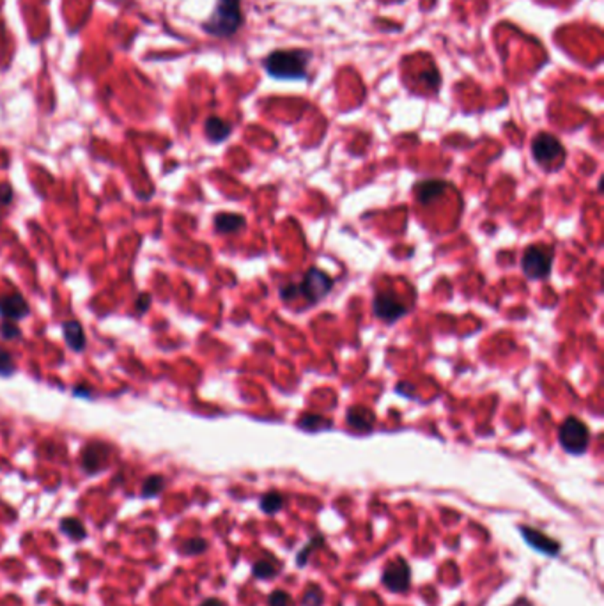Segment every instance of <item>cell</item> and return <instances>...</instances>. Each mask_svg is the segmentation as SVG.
<instances>
[{"label":"cell","mask_w":604,"mask_h":606,"mask_svg":"<svg viewBox=\"0 0 604 606\" xmlns=\"http://www.w3.org/2000/svg\"><path fill=\"white\" fill-rule=\"evenodd\" d=\"M312 53L307 50H277L265 59L266 73L278 80H303L307 78L308 62Z\"/></svg>","instance_id":"obj_1"},{"label":"cell","mask_w":604,"mask_h":606,"mask_svg":"<svg viewBox=\"0 0 604 606\" xmlns=\"http://www.w3.org/2000/svg\"><path fill=\"white\" fill-rule=\"evenodd\" d=\"M241 24V0H218L213 15L202 27L215 37H229L236 34Z\"/></svg>","instance_id":"obj_2"},{"label":"cell","mask_w":604,"mask_h":606,"mask_svg":"<svg viewBox=\"0 0 604 606\" xmlns=\"http://www.w3.org/2000/svg\"><path fill=\"white\" fill-rule=\"evenodd\" d=\"M558 441L569 454H583L590 445V431L583 420L578 416H567L558 429Z\"/></svg>","instance_id":"obj_3"},{"label":"cell","mask_w":604,"mask_h":606,"mask_svg":"<svg viewBox=\"0 0 604 606\" xmlns=\"http://www.w3.org/2000/svg\"><path fill=\"white\" fill-rule=\"evenodd\" d=\"M532 156L544 169H557L564 163L565 149L551 133H539L532 142Z\"/></svg>","instance_id":"obj_4"},{"label":"cell","mask_w":604,"mask_h":606,"mask_svg":"<svg viewBox=\"0 0 604 606\" xmlns=\"http://www.w3.org/2000/svg\"><path fill=\"white\" fill-rule=\"evenodd\" d=\"M523 273L533 280H541L551 273L553 268V249L546 245H532L526 249L521 261Z\"/></svg>","instance_id":"obj_5"},{"label":"cell","mask_w":604,"mask_h":606,"mask_svg":"<svg viewBox=\"0 0 604 606\" xmlns=\"http://www.w3.org/2000/svg\"><path fill=\"white\" fill-rule=\"evenodd\" d=\"M298 285V296H303L305 300L314 305L317 301L323 300L333 287V280L319 268H310L305 273L303 280Z\"/></svg>","instance_id":"obj_6"},{"label":"cell","mask_w":604,"mask_h":606,"mask_svg":"<svg viewBox=\"0 0 604 606\" xmlns=\"http://www.w3.org/2000/svg\"><path fill=\"white\" fill-rule=\"evenodd\" d=\"M381 582L392 592H406L411 585V569L410 564L404 559H397L390 562L385 569Z\"/></svg>","instance_id":"obj_7"},{"label":"cell","mask_w":604,"mask_h":606,"mask_svg":"<svg viewBox=\"0 0 604 606\" xmlns=\"http://www.w3.org/2000/svg\"><path fill=\"white\" fill-rule=\"evenodd\" d=\"M372 309H374L376 317H379L381 321L394 323L397 321L401 316L406 314V307L401 303L394 294L388 293H378L372 301Z\"/></svg>","instance_id":"obj_8"},{"label":"cell","mask_w":604,"mask_h":606,"mask_svg":"<svg viewBox=\"0 0 604 606\" xmlns=\"http://www.w3.org/2000/svg\"><path fill=\"white\" fill-rule=\"evenodd\" d=\"M519 530H521V535L526 541V544H530V546L535 548L541 553L549 555V557H557L558 551H560V544L557 541H553L551 537H548V535L542 534V532L530 527H521Z\"/></svg>","instance_id":"obj_9"},{"label":"cell","mask_w":604,"mask_h":606,"mask_svg":"<svg viewBox=\"0 0 604 606\" xmlns=\"http://www.w3.org/2000/svg\"><path fill=\"white\" fill-rule=\"evenodd\" d=\"M27 314H28V305L22 294L16 293L0 298V316L9 319V321L22 319V317H25Z\"/></svg>","instance_id":"obj_10"},{"label":"cell","mask_w":604,"mask_h":606,"mask_svg":"<svg viewBox=\"0 0 604 606\" xmlns=\"http://www.w3.org/2000/svg\"><path fill=\"white\" fill-rule=\"evenodd\" d=\"M108 448L103 444H91L85 447L82 454V466L87 473H96L101 468V464L107 461Z\"/></svg>","instance_id":"obj_11"},{"label":"cell","mask_w":604,"mask_h":606,"mask_svg":"<svg viewBox=\"0 0 604 606\" xmlns=\"http://www.w3.org/2000/svg\"><path fill=\"white\" fill-rule=\"evenodd\" d=\"M446 190V183L438 181V179H430V181H423L420 185H417V199L422 204H430V202L438 201Z\"/></svg>","instance_id":"obj_12"},{"label":"cell","mask_w":604,"mask_h":606,"mask_svg":"<svg viewBox=\"0 0 604 606\" xmlns=\"http://www.w3.org/2000/svg\"><path fill=\"white\" fill-rule=\"evenodd\" d=\"M246 226V220L243 214L237 213H218L215 217V229L220 234L240 233Z\"/></svg>","instance_id":"obj_13"},{"label":"cell","mask_w":604,"mask_h":606,"mask_svg":"<svg viewBox=\"0 0 604 606\" xmlns=\"http://www.w3.org/2000/svg\"><path fill=\"white\" fill-rule=\"evenodd\" d=\"M204 130H205V137H208L211 142H224V140L230 135V131H233V126H230L227 121L213 115V117H210V119L205 121Z\"/></svg>","instance_id":"obj_14"},{"label":"cell","mask_w":604,"mask_h":606,"mask_svg":"<svg viewBox=\"0 0 604 606\" xmlns=\"http://www.w3.org/2000/svg\"><path fill=\"white\" fill-rule=\"evenodd\" d=\"M376 419L372 415L371 410L362 408V406H355L348 412V424L356 431H369L374 426Z\"/></svg>","instance_id":"obj_15"},{"label":"cell","mask_w":604,"mask_h":606,"mask_svg":"<svg viewBox=\"0 0 604 606\" xmlns=\"http://www.w3.org/2000/svg\"><path fill=\"white\" fill-rule=\"evenodd\" d=\"M64 339H66L67 346L75 351H82L85 348V333H83L82 325L78 321H67L62 325Z\"/></svg>","instance_id":"obj_16"},{"label":"cell","mask_w":604,"mask_h":606,"mask_svg":"<svg viewBox=\"0 0 604 606\" xmlns=\"http://www.w3.org/2000/svg\"><path fill=\"white\" fill-rule=\"evenodd\" d=\"M60 532L66 534L67 537L75 539V541H82V539L87 535L85 527H83V525L80 523V519L76 518H64L62 521H60Z\"/></svg>","instance_id":"obj_17"},{"label":"cell","mask_w":604,"mask_h":606,"mask_svg":"<svg viewBox=\"0 0 604 606\" xmlns=\"http://www.w3.org/2000/svg\"><path fill=\"white\" fill-rule=\"evenodd\" d=\"M259 507H261V511L266 512V514H275V512H278L282 507H284V496H282L280 493H275V491L268 493V495H265L261 498Z\"/></svg>","instance_id":"obj_18"},{"label":"cell","mask_w":604,"mask_h":606,"mask_svg":"<svg viewBox=\"0 0 604 606\" xmlns=\"http://www.w3.org/2000/svg\"><path fill=\"white\" fill-rule=\"evenodd\" d=\"M163 489H165V477L149 475L142 484V496H146V498H153V496L160 495Z\"/></svg>","instance_id":"obj_19"},{"label":"cell","mask_w":604,"mask_h":606,"mask_svg":"<svg viewBox=\"0 0 604 606\" xmlns=\"http://www.w3.org/2000/svg\"><path fill=\"white\" fill-rule=\"evenodd\" d=\"M253 576H257V578H273V576L277 575V567L273 566L271 562H268V560H259V562L253 564Z\"/></svg>","instance_id":"obj_20"},{"label":"cell","mask_w":604,"mask_h":606,"mask_svg":"<svg viewBox=\"0 0 604 606\" xmlns=\"http://www.w3.org/2000/svg\"><path fill=\"white\" fill-rule=\"evenodd\" d=\"M301 603H303V606H321L323 605V591H321L319 587L310 585L305 591Z\"/></svg>","instance_id":"obj_21"},{"label":"cell","mask_w":604,"mask_h":606,"mask_svg":"<svg viewBox=\"0 0 604 606\" xmlns=\"http://www.w3.org/2000/svg\"><path fill=\"white\" fill-rule=\"evenodd\" d=\"M205 548H208V543H205L202 537H194V539H188L186 543H183L181 551L186 555H199V553H204Z\"/></svg>","instance_id":"obj_22"},{"label":"cell","mask_w":604,"mask_h":606,"mask_svg":"<svg viewBox=\"0 0 604 606\" xmlns=\"http://www.w3.org/2000/svg\"><path fill=\"white\" fill-rule=\"evenodd\" d=\"M323 535H316V537L312 539V541H310V543L307 544V546H303L301 548V551L300 553H298V557H296V562H298V566L300 567H303L305 564H307V560H308V557H310V553H312V550L316 546H319V544H323Z\"/></svg>","instance_id":"obj_23"},{"label":"cell","mask_w":604,"mask_h":606,"mask_svg":"<svg viewBox=\"0 0 604 606\" xmlns=\"http://www.w3.org/2000/svg\"><path fill=\"white\" fill-rule=\"evenodd\" d=\"M15 373V362H12L11 353L0 346V374L2 376H9Z\"/></svg>","instance_id":"obj_24"},{"label":"cell","mask_w":604,"mask_h":606,"mask_svg":"<svg viewBox=\"0 0 604 606\" xmlns=\"http://www.w3.org/2000/svg\"><path fill=\"white\" fill-rule=\"evenodd\" d=\"M301 428L308 429V431H316V429L323 428V426H330L328 420H323V416L317 415H303L300 420Z\"/></svg>","instance_id":"obj_25"},{"label":"cell","mask_w":604,"mask_h":606,"mask_svg":"<svg viewBox=\"0 0 604 606\" xmlns=\"http://www.w3.org/2000/svg\"><path fill=\"white\" fill-rule=\"evenodd\" d=\"M0 335L4 337L6 341H11V339L20 337V328H18L12 321H6L0 325Z\"/></svg>","instance_id":"obj_26"},{"label":"cell","mask_w":604,"mask_h":606,"mask_svg":"<svg viewBox=\"0 0 604 606\" xmlns=\"http://www.w3.org/2000/svg\"><path fill=\"white\" fill-rule=\"evenodd\" d=\"M269 606H291L292 599L289 598L287 592L284 591H275L269 596Z\"/></svg>","instance_id":"obj_27"},{"label":"cell","mask_w":604,"mask_h":606,"mask_svg":"<svg viewBox=\"0 0 604 606\" xmlns=\"http://www.w3.org/2000/svg\"><path fill=\"white\" fill-rule=\"evenodd\" d=\"M149 303H151V296L147 293L140 294L139 300H137V310L139 312H146L147 309H149Z\"/></svg>","instance_id":"obj_28"},{"label":"cell","mask_w":604,"mask_h":606,"mask_svg":"<svg viewBox=\"0 0 604 606\" xmlns=\"http://www.w3.org/2000/svg\"><path fill=\"white\" fill-rule=\"evenodd\" d=\"M12 199V192L9 190V187H0V202L4 204V206H8L9 202H11Z\"/></svg>","instance_id":"obj_29"},{"label":"cell","mask_w":604,"mask_h":606,"mask_svg":"<svg viewBox=\"0 0 604 606\" xmlns=\"http://www.w3.org/2000/svg\"><path fill=\"white\" fill-rule=\"evenodd\" d=\"M201 606H226V603L220 601V599L217 598H211V599H205Z\"/></svg>","instance_id":"obj_30"}]
</instances>
